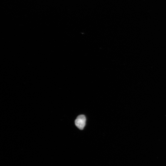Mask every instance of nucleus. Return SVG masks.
<instances>
[{
  "label": "nucleus",
  "instance_id": "nucleus-1",
  "mask_svg": "<svg viewBox=\"0 0 166 166\" xmlns=\"http://www.w3.org/2000/svg\"><path fill=\"white\" fill-rule=\"evenodd\" d=\"M86 119L85 116H78L75 121L76 126L80 130H82L85 128L86 124Z\"/></svg>",
  "mask_w": 166,
  "mask_h": 166
}]
</instances>
